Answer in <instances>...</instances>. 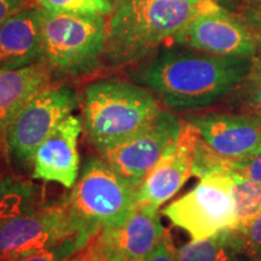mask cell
Instances as JSON below:
<instances>
[{"label": "cell", "instance_id": "cell-1", "mask_svg": "<svg viewBox=\"0 0 261 261\" xmlns=\"http://www.w3.org/2000/svg\"><path fill=\"white\" fill-rule=\"evenodd\" d=\"M254 58L171 47L140 62L129 75L133 83L154 93L168 109L194 110L210 107L238 90Z\"/></svg>", "mask_w": 261, "mask_h": 261}, {"label": "cell", "instance_id": "cell-2", "mask_svg": "<svg viewBox=\"0 0 261 261\" xmlns=\"http://www.w3.org/2000/svg\"><path fill=\"white\" fill-rule=\"evenodd\" d=\"M215 6L214 0H120L107 22L104 60L115 67L138 64Z\"/></svg>", "mask_w": 261, "mask_h": 261}, {"label": "cell", "instance_id": "cell-3", "mask_svg": "<svg viewBox=\"0 0 261 261\" xmlns=\"http://www.w3.org/2000/svg\"><path fill=\"white\" fill-rule=\"evenodd\" d=\"M161 112L158 98L136 83L106 79L84 91V128L98 152L125 142Z\"/></svg>", "mask_w": 261, "mask_h": 261}, {"label": "cell", "instance_id": "cell-4", "mask_svg": "<svg viewBox=\"0 0 261 261\" xmlns=\"http://www.w3.org/2000/svg\"><path fill=\"white\" fill-rule=\"evenodd\" d=\"M61 204L73 233L89 242L100 230L128 219L138 205L137 189L117 174L102 156H91Z\"/></svg>", "mask_w": 261, "mask_h": 261}, {"label": "cell", "instance_id": "cell-5", "mask_svg": "<svg viewBox=\"0 0 261 261\" xmlns=\"http://www.w3.org/2000/svg\"><path fill=\"white\" fill-rule=\"evenodd\" d=\"M39 9L44 60L51 69L71 76L92 73L106 56L103 16L55 14Z\"/></svg>", "mask_w": 261, "mask_h": 261}, {"label": "cell", "instance_id": "cell-6", "mask_svg": "<svg viewBox=\"0 0 261 261\" xmlns=\"http://www.w3.org/2000/svg\"><path fill=\"white\" fill-rule=\"evenodd\" d=\"M79 104L75 90L64 85H50L32 98L9 127L5 142L9 166L18 174L31 175L39 146Z\"/></svg>", "mask_w": 261, "mask_h": 261}, {"label": "cell", "instance_id": "cell-7", "mask_svg": "<svg viewBox=\"0 0 261 261\" xmlns=\"http://www.w3.org/2000/svg\"><path fill=\"white\" fill-rule=\"evenodd\" d=\"M231 184V171L201 178L192 190L169 203L162 213L191 240L217 236L237 223Z\"/></svg>", "mask_w": 261, "mask_h": 261}, {"label": "cell", "instance_id": "cell-8", "mask_svg": "<svg viewBox=\"0 0 261 261\" xmlns=\"http://www.w3.org/2000/svg\"><path fill=\"white\" fill-rule=\"evenodd\" d=\"M182 120L168 110L160 112L154 120L130 138L99 152L104 161L138 189L148 173L171 148L181 130Z\"/></svg>", "mask_w": 261, "mask_h": 261}, {"label": "cell", "instance_id": "cell-9", "mask_svg": "<svg viewBox=\"0 0 261 261\" xmlns=\"http://www.w3.org/2000/svg\"><path fill=\"white\" fill-rule=\"evenodd\" d=\"M70 237L77 236L71 231L61 201L52 205L39 204L0 224V260L18 261Z\"/></svg>", "mask_w": 261, "mask_h": 261}, {"label": "cell", "instance_id": "cell-10", "mask_svg": "<svg viewBox=\"0 0 261 261\" xmlns=\"http://www.w3.org/2000/svg\"><path fill=\"white\" fill-rule=\"evenodd\" d=\"M174 41L217 56L254 58L259 51V41L242 19L218 5L196 16Z\"/></svg>", "mask_w": 261, "mask_h": 261}, {"label": "cell", "instance_id": "cell-11", "mask_svg": "<svg viewBox=\"0 0 261 261\" xmlns=\"http://www.w3.org/2000/svg\"><path fill=\"white\" fill-rule=\"evenodd\" d=\"M200 138V130L194 123L182 121L178 138L137 189L138 204L160 210L184 187L192 177L195 148Z\"/></svg>", "mask_w": 261, "mask_h": 261}, {"label": "cell", "instance_id": "cell-12", "mask_svg": "<svg viewBox=\"0 0 261 261\" xmlns=\"http://www.w3.org/2000/svg\"><path fill=\"white\" fill-rule=\"evenodd\" d=\"M202 139L220 156L238 161L261 150V117L254 114L208 113L189 117Z\"/></svg>", "mask_w": 261, "mask_h": 261}, {"label": "cell", "instance_id": "cell-13", "mask_svg": "<svg viewBox=\"0 0 261 261\" xmlns=\"http://www.w3.org/2000/svg\"><path fill=\"white\" fill-rule=\"evenodd\" d=\"M83 128V121L73 114L64 119L38 148L31 178L73 188L80 172L77 143Z\"/></svg>", "mask_w": 261, "mask_h": 261}, {"label": "cell", "instance_id": "cell-14", "mask_svg": "<svg viewBox=\"0 0 261 261\" xmlns=\"http://www.w3.org/2000/svg\"><path fill=\"white\" fill-rule=\"evenodd\" d=\"M167 230L159 210L138 204L125 223L98 232L106 261H143Z\"/></svg>", "mask_w": 261, "mask_h": 261}, {"label": "cell", "instance_id": "cell-15", "mask_svg": "<svg viewBox=\"0 0 261 261\" xmlns=\"http://www.w3.org/2000/svg\"><path fill=\"white\" fill-rule=\"evenodd\" d=\"M44 61L40 9L24 8L0 27V69H18Z\"/></svg>", "mask_w": 261, "mask_h": 261}, {"label": "cell", "instance_id": "cell-16", "mask_svg": "<svg viewBox=\"0 0 261 261\" xmlns=\"http://www.w3.org/2000/svg\"><path fill=\"white\" fill-rule=\"evenodd\" d=\"M52 71L45 60L18 69H0V149L5 154L10 125L32 98L52 85Z\"/></svg>", "mask_w": 261, "mask_h": 261}, {"label": "cell", "instance_id": "cell-17", "mask_svg": "<svg viewBox=\"0 0 261 261\" xmlns=\"http://www.w3.org/2000/svg\"><path fill=\"white\" fill-rule=\"evenodd\" d=\"M40 204V191L34 182L15 175L0 179V224Z\"/></svg>", "mask_w": 261, "mask_h": 261}, {"label": "cell", "instance_id": "cell-18", "mask_svg": "<svg viewBox=\"0 0 261 261\" xmlns=\"http://www.w3.org/2000/svg\"><path fill=\"white\" fill-rule=\"evenodd\" d=\"M177 261H250L231 242L227 231L207 240H191L177 250Z\"/></svg>", "mask_w": 261, "mask_h": 261}, {"label": "cell", "instance_id": "cell-19", "mask_svg": "<svg viewBox=\"0 0 261 261\" xmlns=\"http://www.w3.org/2000/svg\"><path fill=\"white\" fill-rule=\"evenodd\" d=\"M231 191L236 207L237 223L234 226L247 224L261 214V184L231 171ZM233 226V227H234Z\"/></svg>", "mask_w": 261, "mask_h": 261}, {"label": "cell", "instance_id": "cell-20", "mask_svg": "<svg viewBox=\"0 0 261 261\" xmlns=\"http://www.w3.org/2000/svg\"><path fill=\"white\" fill-rule=\"evenodd\" d=\"M39 6L55 14L79 16H110L114 6L110 0H37Z\"/></svg>", "mask_w": 261, "mask_h": 261}, {"label": "cell", "instance_id": "cell-21", "mask_svg": "<svg viewBox=\"0 0 261 261\" xmlns=\"http://www.w3.org/2000/svg\"><path fill=\"white\" fill-rule=\"evenodd\" d=\"M226 231L231 242L244 256L250 261H261V214Z\"/></svg>", "mask_w": 261, "mask_h": 261}, {"label": "cell", "instance_id": "cell-22", "mask_svg": "<svg viewBox=\"0 0 261 261\" xmlns=\"http://www.w3.org/2000/svg\"><path fill=\"white\" fill-rule=\"evenodd\" d=\"M238 90L247 112L261 117V57L254 58L252 68Z\"/></svg>", "mask_w": 261, "mask_h": 261}, {"label": "cell", "instance_id": "cell-23", "mask_svg": "<svg viewBox=\"0 0 261 261\" xmlns=\"http://www.w3.org/2000/svg\"><path fill=\"white\" fill-rule=\"evenodd\" d=\"M85 244L86 242H84L80 238L70 237L57 246L32 254L18 261H64L77 250H80Z\"/></svg>", "mask_w": 261, "mask_h": 261}, {"label": "cell", "instance_id": "cell-24", "mask_svg": "<svg viewBox=\"0 0 261 261\" xmlns=\"http://www.w3.org/2000/svg\"><path fill=\"white\" fill-rule=\"evenodd\" d=\"M240 10L237 16L242 19L250 33L261 44V0H248Z\"/></svg>", "mask_w": 261, "mask_h": 261}, {"label": "cell", "instance_id": "cell-25", "mask_svg": "<svg viewBox=\"0 0 261 261\" xmlns=\"http://www.w3.org/2000/svg\"><path fill=\"white\" fill-rule=\"evenodd\" d=\"M231 169L261 184V150L244 160L232 161Z\"/></svg>", "mask_w": 261, "mask_h": 261}, {"label": "cell", "instance_id": "cell-26", "mask_svg": "<svg viewBox=\"0 0 261 261\" xmlns=\"http://www.w3.org/2000/svg\"><path fill=\"white\" fill-rule=\"evenodd\" d=\"M177 250L171 232L166 230L158 246L143 261H177Z\"/></svg>", "mask_w": 261, "mask_h": 261}, {"label": "cell", "instance_id": "cell-27", "mask_svg": "<svg viewBox=\"0 0 261 261\" xmlns=\"http://www.w3.org/2000/svg\"><path fill=\"white\" fill-rule=\"evenodd\" d=\"M64 261H106L102 253V248H100L99 236L98 233L91 238L85 246L70 255L68 259Z\"/></svg>", "mask_w": 261, "mask_h": 261}, {"label": "cell", "instance_id": "cell-28", "mask_svg": "<svg viewBox=\"0 0 261 261\" xmlns=\"http://www.w3.org/2000/svg\"><path fill=\"white\" fill-rule=\"evenodd\" d=\"M27 8V0H0V27L6 19Z\"/></svg>", "mask_w": 261, "mask_h": 261}, {"label": "cell", "instance_id": "cell-29", "mask_svg": "<svg viewBox=\"0 0 261 261\" xmlns=\"http://www.w3.org/2000/svg\"><path fill=\"white\" fill-rule=\"evenodd\" d=\"M5 163H8V158H6V154L4 151H3L2 149H0V179L4 178L5 175H8L5 173Z\"/></svg>", "mask_w": 261, "mask_h": 261}, {"label": "cell", "instance_id": "cell-30", "mask_svg": "<svg viewBox=\"0 0 261 261\" xmlns=\"http://www.w3.org/2000/svg\"><path fill=\"white\" fill-rule=\"evenodd\" d=\"M259 52H260V57H261V44L259 45Z\"/></svg>", "mask_w": 261, "mask_h": 261}, {"label": "cell", "instance_id": "cell-31", "mask_svg": "<svg viewBox=\"0 0 261 261\" xmlns=\"http://www.w3.org/2000/svg\"><path fill=\"white\" fill-rule=\"evenodd\" d=\"M165 2H171V0H165Z\"/></svg>", "mask_w": 261, "mask_h": 261}, {"label": "cell", "instance_id": "cell-32", "mask_svg": "<svg viewBox=\"0 0 261 261\" xmlns=\"http://www.w3.org/2000/svg\"><path fill=\"white\" fill-rule=\"evenodd\" d=\"M242 2H248V0H242Z\"/></svg>", "mask_w": 261, "mask_h": 261}, {"label": "cell", "instance_id": "cell-33", "mask_svg": "<svg viewBox=\"0 0 261 261\" xmlns=\"http://www.w3.org/2000/svg\"><path fill=\"white\" fill-rule=\"evenodd\" d=\"M115 2H116V3H117V2H120V0H115Z\"/></svg>", "mask_w": 261, "mask_h": 261}, {"label": "cell", "instance_id": "cell-34", "mask_svg": "<svg viewBox=\"0 0 261 261\" xmlns=\"http://www.w3.org/2000/svg\"><path fill=\"white\" fill-rule=\"evenodd\" d=\"M0 261H2V260H0Z\"/></svg>", "mask_w": 261, "mask_h": 261}]
</instances>
